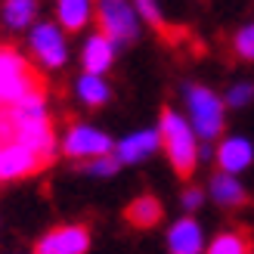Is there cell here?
<instances>
[{
    "label": "cell",
    "mask_w": 254,
    "mask_h": 254,
    "mask_svg": "<svg viewBox=\"0 0 254 254\" xmlns=\"http://www.w3.org/2000/svg\"><path fill=\"white\" fill-rule=\"evenodd\" d=\"M34 93H47L44 74L12 47H0V109H9Z\"/></svg>",
    "instance_id": "cell-1"
},
{
    "label": "cell",
    "mask_w": 254,
    "mask_h": 254,
    "mask_svg": "<svg viewBox=\"0 0 254 254\" xmlns=\"http://www.w3.org/2000/svg\"><path fill=\"white\" fill-rule=\"evenodd\" d=\"M158 136H161V146H164V152H168L177 177H180V180H189L192 171H195V158H198L195 136H192V130H189V124L180 115H174L171 109H161Z\"/></svg>",
    "instance_id": "cell-2"
},
{
    "label": "cell",
    "mask_w": 254,
    "mask_h": 254,
    "mask_svg": "<svg viewBox=\"0 0 254 254\" xmlns=\"http://www.w3.org/2000/svg\"><path fill=\"white\" fill-rule=\"evenodd\" d=\"M99 34L112 44H130L136 37V6L133 0H96Z\"/></svg>",
    "instance_id": "cell-3"
},
{
    "label": "cell",
    "mask_w": 254,
    "mask_h": 254,
    "mask_svg": "<svg viewBox=\"0 0 254 254\" xmlns=\"http://www.w3.org/2000/svg\"><path fill=\"white\" fill-rule=\"evenodd\" d=\"M186 103H189V115H192V127L198 136L211 139L223 130V103L217 99L214 90H208L201 84H189Z\"/></svg>",
    "instance_id": "cell-4"
},
{
    "label": "cell",
    "mask_w": 254,
    "mask_h": 254,
    "mask_svg": "<svg viewBox=\"0 0 254 254\" xmlns=\"http://www.w3.org/2000/svg\"><path fill=\"white\" fill-rule=\"evenodd\" d=\"M16 143L31 149L41 158L44 168H50L56 158V136H53V121L47 115L31 118V121H16Z\"/></svg>",
    "instance_id": "cell-5"
},
{
    "label": "cell",
    "mask_w": 254,
    "mask_h": 254,
    "mask_svg": "<svg viewBox=\"0 0 254 254\" xmlns=\"http://www.w3.org/2000/svg\"><path fill=\"white\" fill-rule=\"evenodd\" d=\"M62 152L74 161H90V158H103L112 152V139L106 133L93 130L87 124H71V130L62 143Z\"/></svg>",
    "instance_id": "cell-6"
},
{
    "label": "cell",
    "mask_w": 254,
    "mask_h": 254,
    "mask_svg": "<svg viewBox=\"0 0 254 254\" xmlns=\"http://www.w3.org/2000/svg\"><path fill=\"white\" fill-rule=\"evenodd\" d=\"M90 245V230L84 223L71 226H56L34 245V254H84Z\"/></svg>",
    "instance_id": "cell-7"
},
{
    "label": "cell",
    "mask_w": 254,
    "mask_h": 254,
    "mask_svg": "<svg viewBox=\"0 0 254 254\" xmlns=\"http://www.w3.org/2000/svg\"><path fill=\"white\" fill-rule=\"evenodd\" d=\"M37 171H44V164L31 149L19 143L3 146V152H0V180H19V177H31Z\"/></svg>",
    "instance_id": "cell-8"
},
{
    "label": "cell",
    "mask_w": 254,
    "mask_h": 254,
    "mask_svg": "<svg viewBox=\"0 0 254 254\" xmlns=\"http://www.w3.org/2000/svg\"><path fill=\"white\" fill-rule=\"evenodd\" d=\"M31 50L50 68H59L65 62V41H62V31H56V25H37L31 31Z\"/></svg>",
    "instance_id": "cell-9"
},
{
    "label": "cell",
    "mask_w": 254,
    "mask_h": 254,
    "mask_svg": "<svg viewBox=\"0 0 254 254\" xmlns=\"http://www.w3.org/2000/svg\"><path fill=\"white\" fill-rule=\"evenodd\" d=\"M161 217H164L161 201H158L155 195H149V192L136 195L130 205L124 208V223H130L133 230H152V226H155Z\"/></svg>",
    "instance_id": "cell-10"
},
{
    "label": "cell",
    "mask_w": 254,
    "mask_h": 254,
    "mask_svg": "<svg viewBox=\"0 0 254 254\" xmlns=\"http://www.w3.org/2000/svg\"><path fill=\"white\" fill-rule=\"evenodd\" d=\"M251 155H254V149L251 143H245V139H239V136H230V139H223L220 149H217V164H220V171L223 174H236V171H242L251 164Z\"/></svg>",
    "instance_id": "cell-11"
},
{
    "label": "cell",
    "mask_w": 254,
    "mask_h": 254,
    "mask_svg": "<svg viewBox=\"0 0 254 254\" xmlns=\"http://www.w3.org/2000/svg\"><path fill=\"white\" fill-rule=\"evenodd\" d=\"M168 245L171 254H198L201 251V233H198V223L192 217H183L174 223V230L168 236Z\"/></svg>",
    "instance_id": "cell-12"
},
{
    "label": "cell",
    "mask_w": 254,
    "mask_h": 254,
    "mask_svg": "<svg viewBox=\"0 0 254 254\" xmlns=\"http://www.w3.org/2000/svg\"><path fill=\"white\" fill-rule=\"evenodd\" d=\"M112 59H115V44L106 41L103 34H93L90 41H87V47H84V68H87V74H103L112 65Z\"/></svg>",
    "instance_id": "cell-13"
},
{
    "label": "cell",
    "mask_w": 254,
    "mask_h": 254,
    "mask_svg": "<svg viewBox=\"0 0 254 254\" xmlns=\"http://www.w3.org/2000/svg\"><path fill=\"white\" fill-rule=\"evenodd\" d=\"M208 254H254V236L245 226H233L230 233H220L214 239Z\"/></svg>",
    "instance_id": "cell-14"
},
{
    "label": "cell",
    "mask_w": 254,
    "mask_h": 254,
    "mask_svg": "<svg viewBox=\"0 0 254 254\" xmlns=\"http://www.w3.org/2000/svg\"><path fill=\"white\" fill-rule=\"evenodd\" d=\"M211 195L220 208H242L248 205V192L242 189V183L233 180L230 174H217L211 180Z\"/></svg>",
    "instance_id": "cell-15"
},
{
    "label": "cell",
    "mask_w": 254,
    "mask_h": 254,
    "mask_svg": "<svg viewBox=\"0 0 254 254\" xmlns=\"http://www.w3.org/2000/svg\"><path fill=\"white\" fill-rule=\"evenodd\" d=\"M158 143H161L158 130H143L136 136H127L124 143L118 146V161H143Z\"/></svg>",
    "instance_id": "cell-16"
},
{
    "label": "cell",
    "mask_w": 254,
    "mask_h": 254,
    "mask_svg": "<svg viewBox=\"0 0 254 254\" xmlns=\"http://www.w3.org/2000/svg\"><path fill=\"white\" fill-rule=\"evenodd\" d=\"M87 16H90V0H59V25H62V31L78 34L87 25Z\"/></svg>",
    "instance_id": "cell-17"
},
{
    "label": "cell",
    "mask_w": 254,
    "mask_h": 254,
    "mask_svg": "<svg viewBox=\"0 0 254 254\" xmlns=\"http://www.w3.org/2000/svg\"><path fill=\"white\" fill-rule=\"evenodd\" d=\"M133 6L143 12L146 22H149L152 28H155L168 44H180V41H183V28H171V25L161 19V12H158V6H155V0H133Z\"/></svg>",
    "instance_id": "cell-18"
},
{
    "label": "cell",
    "mask_w": 254,
    "mask_h": 254,
    "mask_svg": "<svg viewBox=\"0 0 254 254\" xmlns=\"http://www.w3.org/2000/svg\"><path fill=\"white\" fill-rule=\"evenodd\" d=\"M37 16V3L34 0H6L3 3V19L9 28H28Z\"/></svg>",
    "instance_id": "cell-19"
},
{
    "label": "cell",
    "mask_w": 254,
    "mask_h": 254,
    "mask_svg": "<svg viewBox=\"0 0 254 254\" xmlns=\"http://www.w3.org/2000/svg\"><path fill=\"white\" fill-rule=\"evenodd\" d=\"M78 93L90 109H96V106H103L109 99V87H106V81H99L96 74H84L81 84H78Z\"/></svg>",
    "instance_id": "cell-20"
},
{
    "label": "cell",
    "mask_w": 254,
    "mask_h": 254,
    "mask_svg": "<svg viewBox=\"0 0 254 254\" xmlns=\"http://www.w3.org/2000/svg\"><path fill=\"white\" fill-rule=\"evenodd\" d=\"M118 155H103V158H90V161H81V171L84 174H96V177H106V174H115L118 171Z\"/></svg>",
    "instance_id": "cell-21"
},
{
    "label": "cell",
    "mask_w": 254,
    "mask_h": 254,
    "mask_svg": "<svg viewBox=\"0 0 254 254\" xmlns=\"http://www.w3.org/2000/svg\"><path fill=\"white\" fill-rule=\"evenodd\" d=\"M233 50H236V56H239V59L254 62V25H245V28L236 34Z\"/></svg>",
    "instance_id": "cell-22"
},
{
    "label": "cell",
    "mask_w": 254,
    "mask_h": 254,
    "mask_svg": "<svg viewBox=\"0 0 254 254\" xmlns=\"http://www.w3.org/2000/svg\"><path fill=\"white\" fill-rule=\"evenodd\" d=\"M251 96H254V84H239V87H233V90H230L226 103H230V106H245Z\"/></svg>",
    "instance_id": "cell-23"
},
{
    "label": "cell",
    "mask_w": 254,
    "mask_h": 254,
    "mask_svg": "<svg viewBox=\"0 0 254 254\" xmlns=\"http://www.w3.org/2000/svg\"><path fill=\"white\" fill-rule=\"evenodd\" d=\"M198 201H201V189H195V186H186L183 189V205L192 211V208H198Z\"/></svg>",
    "instance_id": "cell-24"
},
{
    "label": "cell",
    "mask_w": 254,
    "mask_h": 254,
    "mask_svg": "<svg viewBox=\"0 0 254 254\" xmlns=\"http://www.w3.org/2000/svg\"><path fill=\"white\" fill-rule=\"evenodd\" d=\"M0 152H3V146H0Z\"/></svg>",
    "instance_id": "cell-25"
}]
</instances>
